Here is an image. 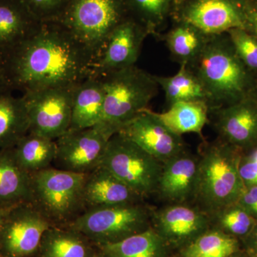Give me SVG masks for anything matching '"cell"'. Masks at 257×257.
Instances as JSON below:
<instances>
[{
  "label": "cell",
  "instance_id": "cell-33",
  "mask_svg": "<svg viewBox=\"0 0 257 257\" xmlns=\"http://www.w3.org/2000/svg\"><path fill=\"white\" fill-rule=\"evenodd\" d=\"M40 23L57 21L69 0H20Z\"/></svg>",
  "mask_w": 257,
  "mask_h": 257
},
{
  "label": "cell",
  "instance_id": "cell-24",
  "mask_svg": "<svg viewBox=\"0 0 257 257\" xmlns=\"http://www.w3.org/2000/svg\"><path fill=\"white\" fill-rule=\"evenodd\" d=\"M96 248V257H170L171 247L151 226L118 242Z\"/></svg>",
  "mask_w": 257,
  "mask_h": 257
},
{
  "label": "cell",
  "instance_id": "cell-8",
  "mask_svg": "<svg viewBox=\"0 0 257 257\" xmlns=\"http://www.w3.org/2000/svg\"><path fill=\"white\" fill-rule=\"evenodd\" d=\"M101 166L145 199L156 194L163 163L117 133L108 142Z\"/></svg>",
  "mask_w": 257,
  "mask_h": 257
},
{
  "label": "cell",
  "instance_id": "cell-38",
  "mask_svg": "<svg viewBox=\"0 0 257 257\" xmlns=\"http://www.w3.org/2000/svg\"><path fill=\"white\" fill-rule=\"evenodd\" d=\"M7 92H13L8 87L6 80H5L4 72H3V62H2V58L0 57V96Z\"/></svg>",
  "mask_w": 257,
  "mask_h": 257
},
{
  "label": "cell",
  "instance_id": "cell-1",
  "mask_svg": "<svg viewBox=\"0 0 257 257\" xmlns=\"http://www.w3.org/2000/svg\"><path fill=\"white\" fill-rule=\"evenodd\" d=\"M10 90L66 87L92 76L94 56L60 23H40L1 57Z\"/></svg>",
  "mask_w": 257,
  "mask_h": 257
},
{
  "label": "cell",
  "instance_id": "cell-29",
  "mask_svg": "<svg viewBox=\"0 0 257 257\" xmlns=\"http://www.w3.org/2000/svg\"><path fill=\"white\" fill-rule=\"evenodd\" d=\"M128 15L148 32L160 39L174 8V0H125Z\"/></svg>",
  "mask_w": 257,
  "mask_h": 257
},
{
  "label": "cell",
  "instance_id": "cell-31",
  "mask_svg": "<svg viewBox=\"0 0 257 257\" xmlns=\"http://www.w3.org/2000/svg\"><path fill=\"white\" fill-rule=\"evenodd\" d=\"M211 227L237 238H244L256 226L257 221L236 202L209 216Z\"/></svg>",
  "mask_w": 257,
  "mask_h": 257
},
{
  "label": "cell",
  "instance_id": "cell-17",
  "mask_svg": "<svg viewBox=\"0 0 257 257\" xmlns=\"http://www.w3.org/2000/svg\"><path fill=\"white\" fill-rule=\"evenodd\" d=\"M198 156L187 150L163 163L156 194L167 204L192 202L197 180Z\"/></svg>",
  "mask_w": 257,
  "mask_h": 257
},
{
  "label": "cell",
  "instance_id": "cell-28",
  "mask_svg": "<svg viewBox=\"0 0 257 257\" xmlns=\"http://www.w3.org/2000/svg\"><path fill=\"white\" fill-rule=\"evenodd\" d=\"M155 78L165 92L169 106L182 101H203L207 104V93L202 83L185 64L180 65V69L175 75H155Z\"/></svg>",
  "mask_w": 257,
  "mask_h": 257
},
{
  "label": "cell",
  "instance_id": "cell-18",
  "mask_svg": "<svg viewBox=\"0 0 257 257\" xmlns=\"http://www.w3.org/2000/svg\"><path fill=\"white\" fill-rule=\"evenodd\" d=\"M83 197L85 210L143 202L145 199L101 165L86 175Z\"/></svg>",
  "mask_w": 257,
  "mask_h": 257
},
{
  "label": "cell",
  "instance_id": "cell-15",
  "mask_svg": "<svg viewBox=\"0 0 257 257\" xmlns=\"http://www.w3.org/2000/svg\"><path fill=\"white\" fill-rule=\"evenodd\" d=\"M218 138L242 152L257 146V96L210 109Z\"/></svg>",
  "mask_w": 257,
  "mask_h": 257
},
{
  "label": "cell",
  "instance_id": "cell-10",
  "mask_svg": "<svg viewBox=\"0 0 257 257\" xmlns=\"http://www.w3.org/2000/svg\"><path fill=\"white\" fill-rule=\"evenodd\" d=\"M50 226L31 203L11 208L0 226V251L5 257L33 256Z\"/></svg>",
  "mask_w": 257,
  "mask_h": 257
},
{
  "label": "cell",
  "instance_id": "cell-42",
  "mask_svg": "<svg viewBox=\"0 0 257 257\" xmlns=\"http://www.w3.org/2000/svg\"><path fill=\"white\" fill-rule=\"evenodd\" d=\"M0 257H5V256H4V254H3V253H2V251H0Z\"/></svg>",
  "mask_w": 257,
  "mask_h": 257
},
{
  "label": "cell",
  "instance_id": "cell-12",
  "mask_svg": "<svg viewBox=\"0 0 257 257\" xmlns=\"http://www.w3.org/2000/svg\"><path fill=\"white\" fill-rule=\"evenodd\" d=\"M109 140L95 126L69 130L55 140L57 153L52 167L87 175L101 165Z\"/></svg>",
  "mask_w": 257,
  "mask_h": 257
},
{
  "label": "cell",
  "instance_id": "cell-4",
  "mask_svg": "<svg viewBox=\"0 0 257 257\" xmlns=\"http://www.w3.org/2000/svg\"><path fill=\"white\" fill-rule=\"evenodd\" d=\"M104 89L102 118L95 127L110 139L148 108L158 94L155 75L136 65L99 77Z\"/></svg>",
  "mask_w": 257,
  "mask_h": 257
},
{
  "label": "cell",
  "instance_id": "cell-41",
  "mask_svg": "<svg viewBox=\"0 0 257 257\" xmlns=\"http://www.w3.org/2000/svg\"><path fill=\"white\" fill-rule=\"evenodd\" d=\"M182 1H184V0H174V7L178 5L179 3H182Z\"/></svg>",
  "mask_w": 257,
  "mask_h": 257
},
{
  "label": "cell",
  "instance_id": "cell-30",
  "mask_svg": "<svg viewBox=\"0 0 257 257\" xmlns=\"http://www.w3.org/2000/svg\"><path fill=\"white\" fill-rule=\"evenodd\" d=\"M239 251L237 238L211 227L181 249L182 257H230Z\"/></svg>",
  "mask_w": 257,
  "mask_h": 257
},
{
  "label": "cell",
  "instance_id": "cell-16",
  "mask_svg": "<svg viewBox=\"0 0 257 257\" xmlns=\"http://www.w3.org/2000/svg\"><path fill=\"white\" fill-rule=\"evenodd\" d=\"M118 133L162 163L186 150L182 137L166 127L149 108L128 121Z\"/></svg>",
  "mask_w": 257,
  "mask_h": 257
},
{
  "label": "cell",
  "instance_id": "cell-7",
  "mask_svg": "<svg viewBox=\"0 0 257 257\" xmlns=\"http://www.w3.org/2000/svg\"><path fill=\"white\" fill-rule=\"evenodd\" d=\"M128 16L125 0H69L57 22L95 57L106 37Z\"/></svg>",
  "mask_w": 257,
  "mask_h": 257
},
{
  "label": "cell",
  "instance_id": "cell-40",
  "mask_svg": "<svg viewBox=\"0 0 257 257\" xmlns=\"http://www.w3.org/2000/svg\"><path fill=\"white\" fill-rule=\"evenodd\" d=\"M230 257H245L243 256V254L242 253H241L239 251H237V252L234 253V254L232 255V256H231Z\"/></svg>",
  "mask_w": 257,
  "mask_h": 257
},
{
  "label": "cell",
  "instance_id": "cell-37",
  "mask_svg": "<svg viewBox=\"0 0 257 257\" xmlns=\"http://www.w3.org/2000/svg\"><path fill=\"white\" fill-rule=\"evenodd\" d=\"M243 239L248 256L257 257V224L252 231Z\"/></svg>",
  "mask_w": 257,
  "mask_h": 257
},
{
  "label": "cell",
  "instance_id": "cell-5",
  "mask_svg": "<svg viewBox=\"0 0 257 257\" xmlns=\"http://www.w3.org/2000/svg\"><path fill=\"white\" fill-rule=\"evenodd\" d=\"M30 176V203L52 226H67L85 211L86 175L51 167Z\"/></svg>",
  "mask_w": 257,
  "mask_h": 257
},
{
  "label": "cell",
  "instance_id": "cell-32",
  "mask_svg": "<svg viewBox=\"0 0 257 257\" xmlns=\"http://www.w3.org/2000/svg\"><path fill=\"white\" fill-rule=\"evenodd\" d=\"M229 35L238 57L253 74H257V38L241 28L231 29Z\"/></svg>",
  "mask_w": 257,
  "mask_h": 257
},
{
  "label": "cell",
  "instance_id": "cell-6",
  "mask_svg": "<svg viewBox=\"0 0 257 257\" xmlns=\"http://www.w3.org/2000/svg\"><path fill=\"white\" fill-rule=\"evenodd\" d=\"M152 209L144 202L92 208L66 226L96 246L116 243L151 227Z\"/></svg>",
  "mask_w": 257,
  "mask_h": 257
},
{
  "label": "cell",
  "instance_id": "cell-20",
  "mask_svg": "<svg viewBox=\"0 0 257 257\" xmlns=\"http://www.w3.org/2000/svg\"><path fill=\"white\" fill-rule=\"evenodd\" d=\"M40 23L20 0H0V57L25 40Z\"/></svg>",
  "mask_w": 257,
  "mask_h": 257
},
{
  "label": "cell",
  "instance_id": "cell-27",
  "mask_svg": "<svg viewBox=\"0 0 257 257\" xmlns=\"http://www.w3.org/2000/svg\"><path fill=\"white\" fill-rule=\"evenodd\" d=\"M17 163L30 175L52 166L57 153L55 140L29 133L12 147Z\"/></svg>",
  "mask_w": 257,
  "mask_h": 257
},
{
  "label": "cell",
  "instance_id": "cell-25",
  "mask_svg": "<svg viewBox=\"0 0 257 257\" xmlns=\"http://www.w3.org/2000/svg\"><path fill=\"white\" fill-rule=\"evenodd\" d=\"M172 28L161 35L171 57L179 65L188 66L197 59L209 40V35L182 22H172Z\"/></svg>",
  "mask_w": 257,
  "mask_h": 257
},
{
  "label": "cell",
  "instance_id": "cell-35",
  "mask_svg": "<svg viewBox=\"0 0 257 257\" xmlns=\"http://www.w3.org/2000/svg\"><path fill=\"white\" fill-rule=\"evenodd\" d=\"M244 30L257 38V0H243Z\"/></svg>",
  "mask_w": 257,
  "mask_h": 257
},
{
  "label": "cell",
  "instance_id": "cell-19",
  "mask_svg": "<svg viewBox=\"0 0 257 257\" xmlns=\"http://www.w3.org/2000/svg\"><path fill=\"white\" fill-rule=\"evenodd\" d=\"M104 104V89L99 77L90 76L79 83L74 91L69 130L90 128L99 124Z\"/></svg>",
  "mask_w": 257,
  "mask_h": 257
},
{
  "label": "cell",
  "instance_id": "cell-36",
  "mask_svg": "<svg viewBox=\"0 0 257 257\" xmlns=\"http://www.w3.org/2000/svg\"><path fill=\"white\" fill-rule=\"evenodd\" d=\"M237 202L257 221V186L245 189Z\"/></svg>",
  "mask_w": 257,
  "mask_h": 257
},
{
  "label": "cell",
  "instance_id": "cell-2",
  "mask_svg": "<svg viewBox=\"0 0 257 257\" xmlns=\"http://www.w3.org/2000/svg\"><path fill=\"white\" fill-rule=\"evenodd\" d=\"M187 67L205 89L209 110L257 96L256 75L240 60L227 33L209 37Z\"/></svg>",
  "mask_w": 257,
  "mask_h": 257
},
{
  "label": "cell",
  "instance_id": "cell-43",
  "mask_svg": "<svg viewBox=\"0 0 257 257\" xmlns=\"http://www.w3.org/2000/svg\"><path fill=\"white\" fill-rule=\"evenodd\" d=\"M256 92H257V77H256Z\"/></svg>",
  "mask_w": 257,
  "mask_h": 257
},
{
  "label": "cell",
  "instance_id": "cell-23",
  "mask_svg": "<svg viewBox=\"0 0 257 257\" xmlns=\"http://www.w3.org/2000/svg\"><path fill=\"white\" fill-rule=\"evenodd\" d=\"M152 113L171 132L182 137L189 133L202 137L203 128L209 120V106L203 101H178L164 112Z\"/></svg>",
  "mask_w": 257,
  "mask_h": 257
},
{
  "label": "cell",
  "instance_id": "cell-39",
  "mask_svg": "<svg viewBox=\"0 0 257 257\" xmlns=\"http://www.w3.org/2000/svg\"><path fill=\"white\" fill-rule=\"evenodd\" d=\"M8 210H9V209H0V226H1L2 222H3L5 214L8 212Z\"/></svg>",
  "mask_w": 257,
  "mask_h": 257
},
{
  "label": "cell",
  "instance_id": "cell-3",
  "mask_svg": "<svg viewBox=\"0 0 257 257\" xmlns=\"http://www.w3.org/2000/svg\"><path fill=\"white\" fill-rule=\"evenodd\" d=\"M241 153L219 138L203 143L191 204L210 216L237 202L245 189L239 171Z\"/></svg>",
  "mask_w": 257,
  "mask_h": 257
},
{
  "label": "cell",
  "instance_id": "cell-9",
  "mask_svg": "<svg viewBox=\"0 0 257 257\" xmlns=\"http://www.w3.org/2000/svg\"><path fill=\"white\" fill-rule=\"evenodd\" d=\"M78 84L23 93L29 133L54 140L67 133L72 123L74 91Z\"/></svg>",
  "mask_w": 257,
  "mask_h": 257
},
{
  "label": "cell",
  "instance_id": "cell-11",
  "mask_svg": "<svg viewBox=\"0 0 257 257\" xmlns=\"http://www.w3.org/2000/svg\"><path fill=\"white\" fill-rule=\"evenodd\" d=\"M243 0H184L175 5L171 20L195 27L209 36L244 30Z\"/></svg>",
  "mask_w": 257,
  "mask_h": 257
},
{
  "label": "cell",
  "instance_id": "cell-34",
  "mask_svg": "<svg viewBox=\"0 0 257 257\" xmlns=\"http://www.w3.org/2000/svg\"><path fill=\"white\" fill-rule=\"evenodd\" d=\"M239 171L245 189L257 186V146L241 153Z\"/></svg>",
  "mask_w": 257,
  "mask_h": 257
},
{
  "label": "cell",
  "instance_id": "cell-13",
  "mask_svg": "<svg viewBox=\"0 0 257 257\" xmlns=\"http://www.w3.org/2000/svg\"><path fill=\"white\" fill-rule=\"evenodd\" d=\"M148 32L128 16L106 37L94 57L92 76L102 77L135 66Z\"/></svg>",
  "mask_w": 257,
  "mask_h": 257
},
{
  "label": "cell",
  "instance_id": "cell-22",
  "mask_svg": "<svg viewBox=\"0 0 257 257\" xmlns=\"http://www.w3.org/2000/svg\"><path fill=\"white\" fill-rule=\"evenodd\" d=\"M95 246L86 236L67 226H50L42 237L39 257H96Z\"/></svg>",
  "mask_w": 257,
  "mask_h": 257
},
{
  "label": "cell",
  "instance_id": "cell-14",
  "mask_svg": "<svg viewBox=\"0 0 257 257\" xmlns=\"http://www.w3.org/2000/svg\"><path fill=\"white\" fill-rule=\"evenodd\" d=\"M151 226L170 247L181 249L211 227L209 215L191 203L152 209Z\"/></svg>",
  "mask_w": 257,
  "mask_h": 257
},
{
  "label": "cell",
  "instance_id": "cell-21",
  "mask_svg": "<svg viewBox=\"0 0 257 257\" xmlns=\"http://www.w3.org/2000/svg\"><path fill=\"white\" fill-rule=\"evenodd\" d=\"M31 200V176L15 160L12 148L0 150V209Z\"/></svg>",
  "mask_w": 257,
  "mask_h": 257
},
{
  "label": "cell",
  "instance_id": "cell-26",
  "mask_svg": "<svg viewBox=\"0 0 257 257\" xmlns=\"http://www.w3.org/2000/svg\"><path fill=\"white\" fill-rule=\"evenodd\" d=\"M30 122L23 96H0V150L12 148L29 133Z\"/></svg>",
  "mask_w": 257,
  "mask_h": 257
}]
</instances>
